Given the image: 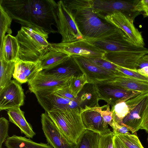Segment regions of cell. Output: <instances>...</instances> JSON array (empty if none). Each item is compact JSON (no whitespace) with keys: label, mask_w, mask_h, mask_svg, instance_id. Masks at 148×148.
<instances>
[{"label":"cell","mask_w":148,"mask_h":148,"mask_svg":"<svg viewBox=\"0 0 148 148\" xmlns=\"http://www.w3.org/2000/svg\"><path fill=\"white\" fill-rule=\"evenodd\" d=\"M49 50L62 52L70 56L77 55L103 58L106 53L104 50L84 39L69 42L49 43Z\"/></svg>","instance_id":"52a82bcc"},{"label":"cell","mask_w":148,"mask_h":148,"mask_svg":"<svg viewBox=\"0 0 148 148\" xmlns=\"http://www.w3.org/2000/svg\"><path fill=\"white\" fill-rule=\"evenodd\" d=\"M64 1L72 12L79 29L84 38L97 37L112 27L113 26L104 22L101 19L102 15L98 14L93 11L89 0Z\"/></svg>","instance_id":"7a4b0ae2"},{"label":"cell","mask_w":148,"mask_h":148,"mask_svg":"<svg viewBox=\"0 0 148 148\" xmlns=\"http://www.w3.org/2000/svg\"><path fill=\"white\" fill-rule=\"evenodd\" d=\"M72 76L61 79L42 71L27 82L29 89L31 92L34 93L38 91L54 90L68 85Z\"/></svg>","instance_id":"5bb4252c"},{"label":"cell","mask_w":148,"mask_h":148,"mask_svg":"<svg viewBox=\"0 0 148 148\" xmlns=\"http://www.w3.org/2000/svg\"><path fill=\"white\" fill-rule=\"evenodd\" d=\"M116 135L126 148H144L138 137L135 134Z\"/></svg>","instance_id":"d6a6232c"},{"label":"cell","mask_w":148,"mask_h":148,"mask_svg":"<svg viewBox=\"0 0 148 148\" xmlns=\"http://www.w3.org/2000/svg\"><path fill=\"white\" fill-rule=\"evenodd\" d=\"M19 46L15 37L6 35L1 45L0 59L7 62H16L18 59Z\"/></svg>","instance_id":"603a6c76"},{"label":"cell","mask_w":148,"mask_h":148,"mask_svg":"<svg viewBox=\"0 0 148 148\" xmlns=\"http://www.w3.org/2000/svg\"><path fill=\"white\" fill-rule=\"evenodd\" d=\"M84 39L106 52L126 51L148 53V48L137 46L122 30L113 26L110 29L97 37L84 38Z\"/></svg>","instance_id":"277c9868"},{"label":"cell","mask_w":148,"mask_h":148,"mask_svg":"<svg viewBox=\"0 0 148 148\" xmlns=\"http://www.w3.org/2000/svg\"><path fill=\"white\" fill-rule=\"evenodd\" d=\"M147 54L148 53L145 52H106L104 59L119 66L137 70L138 61L143 56Z\"/></svg>","instance_id":"ac0fdd59"},{"label":"cell","mask_w":148,"mask_h":148,"mask_svg":"<svg viewBox=\"0 0 148 148\" xmlns=\"http://www.w3.org/2000/svg\"><path fill=\"white\" fill-rule=\"evenodd\" d=\"M148 96V93H141L125 101L130 112L123 119L122 123L133 134H136L140 130L142 114Z\"/></svg>","instance_id":"8fae6325"},{"label":"cell","mask_w":148,"mask_h":148,"mask_svg":"<svg viewBox=\"0 0 148 148\" xmlns=\"http://www.w3.org/2000/svg\"><path fill=\"white\" fill-rule=\"evenodd\" d=\"M69 84L53 91L57 93L64 97L71 99H75L77 97H75L72 94L69 88Z\"/></svg>","instance_id":"ab89813d"},{"label":"cell","mask_w":148,"mask_h":148,"mask_svg":"<svg viewBox=\"0 0 148 148\" xmlns=\"http://www.w3.org/2000/svg\"><path fill=\"white\" fill-rule=\"evenodd\" d=\"M93 11L98 14L104 13L108 14L115 12L130 13L134 11L138 0L128 2L120 0H89ZM106 14V15H107Z\"/></svg>","instance_id":"2e32d148"},{"label":"cell","mask_w":148,"mask_h":148,"mask_svg":"<svg viewBox=\"0 0 148 148\" xmlns=\"http://www.w3.org/2000/svg\"><path fill=\"white\" fill-rule=\"evenodd\" d=\"M47 112L61 132L69 140L76 143L85 130L80 109H57Z\"/></svg>","instance_id":"5b68a950"},{"label":"cell","mask_w":148,"mask_h":148,"mask_svg":"<svg viewBox=\"0 0 148 148\" xmlns=\"http://www.w3.org/2000/svg\"><path fill=\"white\" fill-rule=\"evenodd\" d=\"M116 65L117 66V70L125 75L136 79L148 82V77L140 74L137 70L129 69Z\"/></svg>","instance_id":"e575fe53"},{"label":"cell","mask_w":148,"mask_h":148,"mask_svg":"<svg viewBox=\"0 0 148 148\" xmlns=\"http://www.w3.org/2000/svg\"><path fill=\"white\" fill-rule=\"evenodd\" d=\"M100 83L109 84L126 90L141 93H148V82L136 79L124 74L116 76L110 80Z\"/></svg>","instance_id":"ffe728a7"},{"label":"cell","mask_w":148,"mask_h":148,"mask_svg":"<svg viewBox=\"0 0 148 148\" xmlns=\"http://www.w3.org/2000/svg\"><path fill=\"white\" fill-rule=\"evenodd\" d=\"M113 130V132L115 135H126L130 134V130L125 126L120 125L114 121L110 125Z\"/></svg>","instance_id":"f35d334b"},{"label":"cell","mask_w":148,"mask_h":148,"mask_svg":"<svg viewBox=\"0 0 148 148\" xmlns=\"http://www.w3.org/2000/svg\"><path fill=\"white\" fill-rule=\"evenodd\" d=\"M16 62H7L0 59V90L8 85L13 76Z\"/></svg>","instance_id":"83f0119b"},{"label":"cell","mask_w":148,"mask_h":148,"mask_svg":"<svg viewBox=\"0 0 148 148\" xmlns=\"http://www.w3.org/2000/svg\"><path fill=\"white\" fill-rule=\"evenodd\" d=\"M0 4L15 22L22 27H36L48 33L58 32L56 26L57 3L53 0H0Z\"/></svg>","instance_id":"6da1fadb"},{"label":"cell","mask_w":148,"mask_h":148,"mask_svg":"<svg viewBox=\"0 0 148 148\" xmlns=\"http://www.w3.org/2000/svg\"><path fill=\"white\" fill-rule=\"evenodd\" d=\"M108 104L101 107L89 108L99 112L101 115L105 123L109 125L113 121V114Z\"/></svg>","instance_id":"836d02e7"},{"label":"cell","mask_w":148,"mask_h":148,"mask_svg":"<svg viewBox=\"0 0 148 148\" xmlns=\"http://www.w3.org/2000/svg\"><path fill=\"white\" fill-rule=\"evenodd\" d=\"M71 57L82 73L86 75L89 84L100 83L116 76L114 73L95 65L85 57L77 55Z\"/></svg>","instance_id":"30bf717a"},{"label":"cell","mask_w":148,"mask_h":148,"mask_svg":"<svg viewBox=\"0 0 148 148\" xmlns=\"http://www.w3.org/2000/svg\"><path fill=\"white\" fill-rule=\"evenodd\" d=\"M12 19L0 4V34L1 45L2 44L6 33L11 34L12 31L10 28Z\"/></svg>","instance_id":"f1b7e54d"},{"label":"cell","mask_w":148,"mask_h":148,"mask_svg":"<svg viewBox=\"0 0 148 148\" xmlns=\"http://www.w3.org/2000/svg\"><path fill=\"white\" fill-rule=\"evenodd\" d=\"M147 141H148V138H147Z\"/></svg>","instance_id":"7dc6e473"},{"label":"cell","mask_w":148,"mask_h":148,"mask_svg":"<svg viewBox=\"0 0 148 148\" xmlns=\"http://www.w3.org/2000/svg\"><path fill=\"white\" fill-rule=\"evenodd\" d=\"M94 85L99 100L105 101L111 106L119 102L125 101L141 93L109 84L99 83Z\"/></svg>","instance_id":"7c38bea8"},{"label":"cell","mask_w":148,"mask_h":148,"mask_svg":"<svg viewBox=\"0 0 148 148\" xmlns=\"http://www.w3.org/2000/svg\"><path fill=\"white\" fill-rule=\"evenodd\" d=\"M103 19L108 23L122 30L138 47H144L141 33L135 27L133 19L123 12H115L104 16Z\"/></svg>","instance_id":"ba28073f"},{"label":"cell","mask_w":148,"mask_h":148,"mask_svg":"<svg viewBox=\"0 0 148 148\" xmlns=\"http://www.w3.org/2000/svg\"><path fill=\"white\" fill-rule=\"evenodd\" d=\"M85 130H88L103 135L112 132L108 125L105 123L100 114L89 108L80 110Z\"/></svg>","instance_id":"e0dca14e"},{"label":"cell","mask_w":148,"mask_h":148,"mask_svg":"<svg viewBox=\"0 0 148 148\" xmlns=\"http://www.w3.org/2000/svg\"><path fill=\"white\" fill-rule=\"evenodd\" d=\"M114 148H126L122 142L115 135L113 138Z\"/></svg>","instance_id":"b9f144b4"},{"label":"cell","mask_w":148,"mask_h":148,"mask_svg":"<svg viewBox=\"0 0 148 148\" xmlns=\"http://www.w3.org/2000/svg\"><path fill=\"white\" fill-rule=\"evenodd\" d=\"M40 61L31 62L18 59L13 77L21 84L28 82L42 71Z\"/></svg>","instance_id":"d6986e66"},{"label":"cell","mask_w":148,"mask_h":148,"mask_svg":"<svg viewBox=\"0 0 148 148\" xmlns=\"http://www.w3.org/2000/svg\"><path fill=\"white\" fill-rule=\"evenodd\" d=\"M88 83L86 75L82 73L73 76L70 80L69 86L72 94L76 98L84 86Z\"/></svg>","instance_id":"4dcf8cb0"},{"label":"cell","mask_w":148,"mask_h":148,"mask_svg":"<svg viewBox=\"0 0 148 148\" xmlns=\"http://www.w3.org/2000/svg\"><path fill=\"white\" fill-rule=\"evenodd\" d=\"M80 110L86 108H93L99 106L97 94L94 84H86L78 95Z\"/></svg>","instance_id":"cb8c5ba5"},{"label":"cell","mask_w":148,"mask_h":148,"mask_svg":"<svg viewBox=\"0 0 148 148\" xmlns=\"http://www.w3.org/2000/svg\"><path fill=\"white\" fill-rule=\"evenodd\" d=\"M137 70L138 73L142 75L148 77V66L138 69Z\"/></svg>","instance_id":"ee69618b"},{"label":"cell","mask_w":148,"mask_h":148,"mask_svg":"<svg viewBox=\"0 0 148 148\" xmlns=\"http://www.w3.org/2000/svg\"><path fill=\"white\" fill-rule=\"evenodd\" d=\"M113 132L103 135H100L99 148H114Z\"/></svg>","instance_id":"8d00e7d4"},{"label":"cell","mask_w":148,"mask_h":148,"mask_svg":"<svg viewBox=\"0 0 148 148\" xmlns=\"http://www.w3.org/2000/svg\"><path fill=\"white\" fill-rule=\"evenodd\" d=\"M86 57L95 65L103 69L114 73L116 75V76H122L124 75L117 70V66L116 65L103 58Z\"/></svg>","instance_id":"1f68e13d"},{"label":"cell","mask_w":148,"mask_h":148,"mask_svg":"<svg viewBox=\"0 0 148 148\" xmlns=\"http://www.w3.org/2000/svg\"><path fill=\"white\" fill-rule=\"evenodd\" d=\"M6 148H53L48 143H37L25 136L13 135L5 143Z\"/></svg>","instance_id":"d4e9b609"},{"label":"cell","mask_w":148,"mask_h":148,"mask_svg":"<svg viewBox=\"0 0 148 148\" xmlns=\"http://www.w3.org/2000/svg\"><path fill=\"white\" fill-rule=\"evenodd\" d=\"M49 34L36 27H22L15 36L18 43V59L23 61H40L49 50Z\"/></svg>","instance_id":"3957f363"},{"label":"cell","mask_w":148,"mask_h":148,"mask_svg":"<svg viewBox=\"0 0 148 148\" xmlns=\"http://www.w3.org/2000/svg\"><path fill=\"white\" fill-rule=\"evenodd\" d=\"M140 129H143L148 133V96L141 116V122Z\"/></svg>","instance_id":"74e56055"},{"label":"cell","mask_w":148,"mask_h":148,"mask_svg":"<svg viewBox=\"0 0 148 148\" xmlns=\"http://www.w3.org/2000/svg\"><path fill=\"white\" fill-rule=\"evenodd\" d=\"M21 84L16 80L0 90V111L20 108L24 102L25 96Z\"/></svg>","instance_id":"4fadbf2b"},{"label":"cell","mask_w":148,"mask_h":148,"mask_svg":"<svg viewBox=\"0 0 148 148\" xmlns=\"http://www.w3.org/2000/svg\"><path fill=\"white\" fill-rule=\"evenodd\" d=\"M142 58L144 60L148 61V54L145 55Z\"/></svg>","instance_id":"f6af8a7d"},{"label":"cell","mask_w":148,"mask_h":148,"mask_svg":"<svg viewBox=\"0 0 148 148\" xmlns=\"http://www.w3.org/2000/svg\"><path fill=\"white\" fill-rule=\"evenodd\" d=\"M7 114L9 121L17 126L26 137L32 138L36 135L32 125L25 118L24 112L20 108L9 109Z\"/></svg>","instance_id":"44dd1931"},{"label":"cell","mask_w":148,"mask_h":148,"mask_svg":"<svg viewBox=\"0 0 148 148\" xmlns=\"http://www.w3.org/2000/svg\"><path fill=\"white\" fill-rule=\"evenodd\" d=\"M71 57L64 53L49 50L40 60L42 70L53 68L67 61Z\"/></svg>","instance_id":"484cf974"},{"label":"cell","mask_w":148,"mask_h":148,"mask_svg":"<svg viewBox=\"0 0 148 148\" xmlns=\"http://www.w3.org/2000/svg\"><path fill=\"white\" fill-rule=\"evenodd\" d=\"M148 9V0H138L134 6V11L135 12H139L145 11Z\"/></svg>","instance_id":"60d3db41"},{"label":"cell","mask_w":148,"mask_h":148,"mask_svg":"<svg viewBox=\"0 0 148 148\" xmlns=\"http://www.w3.org/2000/svg\"><path fill=\"white\" fill-rule=\"evenodd\" d=\"M147 66H148V61L144 60L141 58L138 62L137 70Z\"/></svg>","instance_id":"7bdbcfd3"},{"label":"cell","mask_w":148,"mask_h":148,"mask_svg":"<svg viewBox=\"0 0 148 148\" xmlns=\"http://www.w3.org/2000/svg\"><path fill=\"white\" fill-rule=\"evenodd\" d=\"M56 27L62 37L61 42L84 39L71 10L64 1L57 2Z\"/></svg>","instance_id":"8992f818"},{"label":"cell","mask_w":148,"mask_h":148,"mask_svg":"<svg viewBox=\"0 0 148 148\" xmlns=\"http://www.w3.org/2000/svg\"><path fill=\"white\" fill-rule=\"evenodd\" d=\"M145 12L146 15L148 16V9L146 10L145 11Z\"/></svg>","instance_id":"bcb514c9"},{"label":"cell","mask_w":148,"mask_h":148,"mask_svg":"<svg viewBox=\"0 0 148 148\" xmlns=\"http://www.w3.org/2000/svg\"><path fill=\"white\" fill-rule=\"evenodd\" d=\"M44 73L61 79H66L82 74L71 57L67 61L51 69L42 71Z\"/></svg>","instance_id":"7402d4cb"},{"label":"cell","mask_w":148,"mask_h":148,"mask_svg":"<svg viewBox=\"0 0 148 148\" xmlns=\"http://www.w3.org/2000/svg\"><path fill=\"white\" fill-rule=\"evenodd\" d=\"M100 134L88 130H85L78 138L75 148H99Z\"/></svg>","instance_id":"4316f807"},{"label":"cell","mask_w":148,"mask_h":148,"mask_svg":"<svg viewBox=\"0 0 148 148\" xmlns=\"http://www.w3.org/2000/svg\"><path fill=\"white\" fill-rule=\"evenodd\" d=\"M42 129L47 143L53 148H75L76 143L61 132L46 112L41 115Z\"/></svg>","instance_id":"9c48e42d"},{"label":"cell","mask_w":148,"mask_h":148,"mask_svg":"<svg viewBox=\"0 0 148 148\" xmlns=\"http://www.w3.org/2000/svg\"><path fill=\"white\" fill-rule=\"evenodd\" d=\"M111 107L113 121L120 125L124 126L122 123L123 120L130 112L129 107L125 101L117 103Z\"/></svg>","instance_id":"f546056e"},{"label":"cell","mask_w":148,"mask_h":148,"mask_svg":"<svg viewBox=\"0 0 148 148\" xmlns=\"http://www.w3.org/2000/svg\"><path fill=\"white\" fill-rule=\"evenodd\" d=\"M9 121L3 117L0 118V148H2V144L9 136Z\"/></svg>","instance_id":"d590c367"},{"label":"cell","mask_w":148,"mask_h":148,"mask_svg":"<svg viewBox=\"0 0 148 148\" xmlns=\"http://www.w3.org/2000/svg\"><path fill=\"white\" fill-rule=\"evenodd\" d=\"M34 94L39 103L47 112L57 109L73 108V101L75 99L64 97L53 90L38 91Z\"/></svg>","instance_id":"9a60e30c"}]
</instances>
